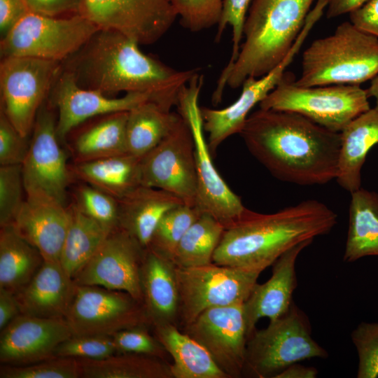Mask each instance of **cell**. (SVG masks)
<instances>
[{
    "label": "cell",
    "instance_id": "obj_1",
    "mask_svg": "<svg viewBox=\"0 0 378 378\" xmlns=\"http://www.w3.org/2000/svg\"><path fill=\"white\" fill-rule=\"evenodd\" d=\"M239 134L250 153L281 181L314 186L336 178L340 132L300 113L259 108Z\"/></svg>",
    "mask_w": 378,
    "mask_h": 378
},
{
    "label": "cell",
    "instance_id": "obj_2",
    "mask_svg": "<svg viewBox=\"0 0 378 378\" xmlns=\"http://www.w3.org/2000/svg\"><path fill=\"white\" fill-rule=\"evenodd\" d=\"M139 46L115 31L99 29L62 62V68L82 88L111 97L120 92L148 94L153 102L171 110L199 69H176L144 53Z\"/></svg>",
    "mask_w": 378,
    "mask_h": 378
},
{
    "label": "cell",
    "instance_id": "obj_3",
    "mask_svg": "<svg viewBox=\"0 0 378 378\" xmlns=\"http://www.w3.org/2000/svg\"><path fill=\"white\" fill-rule=\"evenodd\" d=\"M337 223V214L316 200L272 214L246 208L225 227L213 262L261 273L293 246L328 234Z\"/></svg>",
    "mask_w": 378,
    "mask_h": 378
},
{
    "label": "cell",
    "instance_id": "obj_4",
    "mask_svg": "<svg viewBox=\"0 0 378 378\" xmlns=\"http://www.w3.org/2000/svg\"><path fill=\"white\" fill-rule=\"evenodd\" d=\"M314 0H253L246 18L244 42L228 71L220 76L212 96L214 104L225 88L241 87L250 76L261 77L287 55L300 34Z\"/></svg>",
    "mask_w": 378,
    "mask_h": 378
},
{
    "label": "cell",
    "instance_id": "obj_5",
    "mask_svg": "<svg viewBox=\"0 0 378 378\" xmlns=\"http://www.w3.org/2000/svg\"><path fill=\"white\" fill-rule=\"evenodd\" d=\"M298 86L360 85L378 75V37L349 22L312 42L302 56Z\"/></svg>",
    "mask_w": 378,
    "mask_h": 378
},
{
    "label": "cell",
    "instance_id": "obj_6",
    "mask_svg": "<svg viewBox=\"0 0 378 378\" xmlns=\"http://www.w3.org/2000/svg\"><path fill=\"white\" fill-rule=\"evenodd\" d=\"M286 72L259 108L300 113L315 123L341 132L355 118L370 108L367 90L360 85L298 86Z\"/></svg>",
    "mask_w": 378,
    "mask_h": 378
},
{
    "label": "cell",
    "instance_id": "obj_7",
    "mask_svg": "<svg viewBox=\"0 0 378 378\" xmlns=\"http://www.w3.org/2000/svg\"><path fill=\"white\" fill-rule=\"evenodd\" d=\"M327 356L312 338L307 316L293 302L287 313L249 336L244 372L254 377L274 378L293 363Z\"/></svg>",
    "mask_w": 378,
    "mask_h": 378
},
{
    "label": "cell",
    "instance_id": "obj_8",
    "mask_svg": "<svg viewBox=\"0 0 378 378\" xmlns=\"http://www.w3.org/2000/svg\"><path fill=\"white\" fill-rule=\"evenodd\" d=\"M99 29L80 13L46 16L29 13L1 39V57H27L62 62Z\"/></svg>",
    "mask_w": 378,
    "mask_h": 378
},
{
    "label": "cell",
    "instance_id": "obj_9",
    "mask_svg": "<svg viewBox=\"0 0 378 378\" xmlns=\"http://www.w3.org/2000/svg\"><path fill=\"white\" fill-rule=\"evenodd\" d=\"M203 76L196 74L181 89L177 106L191 130L197 181L196 206L219 221L224 227L240 216L246 207L216 170L204 137L199 97Z\"/></svg>",
    "mask_w": 378,
    "mask_h": 378
},
{
    "label": "cell",
    "instance_id": "obj_10",
    "mask_svg": "<svg viewBox=\"0 0 378 378\" xmlns=\"http://www.w3.org/2000/svg\"><path fill=\"white\" fill-rule=\"evenodd\" d=\"M62 70V62L6 57L0 64L1 111L24 137Z\"/></svg>",
    "mask_w": 378,
    "mask_h": 378
},
{
    "label": "cell",
    "instance_id": "obj_11",
    "mask_svg": "<svg viewBox=\"0 0 378 378\" xmlns=\"http://www.w3.org/2000/svg\"><path fill=\"white\" fill-rule=\"evenodd\" d=\"M179 295L178 319L185 327L205 310L244 303L260 272L214 262L199 267H176Z\"/></svg>",
    "mask_w": 378,
    "mask_h": 378
},
{
    "label": "cell",
    "instance_id": "obj_12",
    "mask_svg": "<svg viewBox=\"0 0 378 378\" xmlns=\"http://www.w3.org/2000/svg\"><path fill=\"white\" fill-rule=\"evenodd\" d=\"M54 107L47 99L40 108L22 164L26 195H44L66 205L74 182L66 155L56 132Z\"/></svg>",
    "mask_w": 378,
    "mask_h": 378
},
{
    "label": "cell",
    "instance_id": "obj_13",
    "mask_svg": "<svg viewBox=\"0 0 378 378\" xmlns=\"http://www.w3.org/2000/svg\"><path fill=\"white\" fill-rule=\"evenodd\" d=\"M73 335L112 336L152 325L143 302L126 292L76 286L64 317Z\"/></svg>",
    "mask_w": 378,
    "mask_h": 378
},
{
    "label": "cell",
    "instance_id": "obj_14",
    "mask_svg": "<svg viewBox=\"0 0 378 378\" xmlns=\"http://www.w3.org/2000/svg\"><path fill=\"white\" fill-rule=\"evenodd\" d=\"M324 9L323 4H316L313 10L309 11L300 34L285 58L267 74L259 78L248 77L242 83L241 94L234 102L221 109L200 107L203 128L208 134L207 144L212 156L226 139L240 133L250 111L280 82L311 30L323 15Z\"/></svg>",
    "mask_w": 378,
    "mask_h": 378
},
{
    "label": "cell",
    "instance_id": "obj_15",
    "mask_svg": "<svg viewBox=\"0 0 378 378\" xmlns=\"http://www.w3.org/2000/svg\"><path fill=\"white\" fill-rule=\"evenodd\" d=\"M141 185L166 190L186 204L196 206L194 141L190 127L181 114L167 136L141 158Z\"/></svg>",
    "mask_w": 378,
    "mask_h": 378
},
{
    "label": "cell",
    "instance_id": "obj_16",
    "mask_svg": "<svg viewBox=\"0 0 378 378\" xmlns=\"http://www.w3.org/2000/svg\"><path fill=\"white\" fill-rule=\"evenodd\" d=\"M79 13L139 45L157 42L178 17L172 0H83Z\"/></svg>",
    "mask_w": 378,
    "mask_h": 378
},
{
    "label": "cell",
    "instance_id": "obj_17",
    "mask_svg": "<svg viewBox=\"0 0 378 378\" xmlns=\"http://www.w3.org/2000/svg\"><path fill=\"white\" fill-rule=\"evenodd\" d=\"M146 248L123 229L112 230L73 279L76 286L126 292L143 302L141 267Z\"/></svg>",
    "mask_w": 378,
    "mask_h": 378
},
{
    "label": "cell",
    "instance_id": "obj_18",
    "mask_svg": "<svg viewBox=\"0 0 378 378\" xmlns=\"http://www.w3.org/2000/svg\"><path fill=\"white\" fill-rule=\"evenodd\" d=\"M184 332L209 352L229 378L244 374L248 341L244 303L208 309L185 326Z\"/></svg>",
    "mask_w": 378,
    "mask_h": 378
},
{
    "label": "cell",
    "instance_id": "obj_19",
    "mask_svg": "<svg viewBox=\"0 0 378 378\" xmlns=\"http://www.w3.org/2000/svg\"><path fill=\"white\" fill-rule=\"evenodd\" d=\"M50 94L49 102L57 111L56 132L62 143L86 120L129 111L141 103L153 102L151 97L145 93L130 92L121 97H113L97 90L82 88L73 75L62 68Z\"/></svg>",
    "mask_w": 378,
    "mask_h": 378
},
{
    "label": "cell",
    "instance_id": "obj_20",
    "mask_svg": "<svg viewBox=\"0 0 378 378\" xmlns=\"http://www.w3.org/2000/svg\"><path fill=\"white\" fill-rule=\"evenodd\" d=\"M71 336L64 318L20 314L1 330V363L22 365L54 358L57 347Z\"/></svg>",
    "mask_w": 378,
    "mask_h": 378
},
{
    "label": "cell",
    "instance_id": "obj_21",
    "mask_svg": "<svg viewBox=\"0 0 378 378\" xmlns=\"http://www.w3.org/2000/svg\"><path fill=\"white\" fill-rule=\"evenodd\" d=\"M70 220L69 206L50 197L26 195L11 225L38 249L44 260L59 262Z\"/></svg>",
    "mask_w": 378,
    "mask_h": 378
},
{
    "label": "cell",
    "instance_id": "obj_22",
    "mask_svg": "<svg viewBox=\"0 0 378 378\" xmlns=\"http://www.w3.org/2000/svg\"><path fill=\"white\" fill-rule=\"evenodd\" d=\"M314 240H307L288 250L272 265V274L263 284H256L244 303L248 338L258 321L267 317L274 320L287 313L297 287L296 261L300 253Z\"/></svg>",
    "mask_w": 378,
    "mask_h": 378
},
{
    "label": "cell",
    "instance_id": "obj_23",
    "mask_svg": "<svg viewBox=\"0 0 378 378\" xmlns=\"http://www.w3.org/2000/svg\"><path fill=\"white\" fill-rule=\"evenodd\" d=\"M76 285L60 262L44 260L31 280L15 294L22 314L64 318Z\"/></svg>",
    "mask_w": 378,
    "mask_h": 378
},
{
    "label": "cell",
    "instance_id": "obj_24",
    "mask_svg": "<svg viewBox=\"0 0 378 378\" xmlns=\"http://www.w3.org/2000/svg\"><path fill=\"white\" fill-rule=\"evenodd\" d=\"M176 266L150 248H146L141 267L143 303L153 326L178 320L179 295Z\"/></svg>",
    "mask_w": 378,
    "mask_h": 378
},
{
    "label": "cell",
    "instance_id": "obj_25",
    "mask_svg": "<svg viewBox=\"0 0 378 378\" xmlns=\"http://www.w3.org/2000/svg\"><path fill=\"white\" fill-rule=\"evenodd\" d=\"M118 227L127 232L145 248L163 216L170 209L185 204L166 190L141 185L118 200Z\"/></svg>",
    "mask_w": 378,
    "mask_h": 378
},
{
    "label": "cell",
    "instance_id": "obj_26",
    "mask_svg": "<svg viewBox=\"0 0 378 378\" xmlns=\"http://www.w3.org/2000/svg\"><path fill=\"white\" fill-rule=\"evenodd\" d=\"M341 146L335 180L350 193L360 188L361 169L366 156L378 144V107L352 120L340 132Z\"/></svg>",
    "mask_w": 378,
    "mask_h": 378
},
{
    "label": "cell",
    "instance_id": "obj_27",
    "mask_svg": "<svg viewBox=\"0 0 378 378\" xmlns=\"http://www.w3.org/2000/svg\"><path fill=\"white\" fill-rule=\"evenodd\" d=\"M74 181L119 200L141 185V158L129 153L69 165Z\"/></svg>",
    "mask_w": 378,
    "mask_h": 378
},
{
    "label": "cell",
    "instance_id": "obj_28",
    "mask_svg": "<svg viewBox=\"0 0 378 378\" xmlns=\"http://www.w3.org/2000/svg\"><path fill=\"white\" fill-rule=\"evenodd\" d=\"M155 337L173 359V378H229L209 352L176 324L154 325Z\"/></svg>",
    "mask_w": 378,
    "mask_h": 378
},
{
    "label": "cell",
    "instance_id": "obj_29",
    "mask_svg": "<svg viewBox=\"0 0 378 378\" xmlns=\"http://www.w3.org/2000/svg\"><path fill=\"white\" fill-rule=\"evenodd\" d=\"M127 117L128 111L102 115L66 143L74 163L127 153Z\"/></svg>",
    "mask_w": 378,
    "mask_h": 378
},
{
    "label": "cell",
    "instance_id": "obj_30",
    "mask_svg": "<svg viewBox=\"0 0 378 378\" xmlns=\"http://www.w3.org/2000/svg\"><path fill=\"white\" fill-rule=\"evenodd\" d=\"M344 260L378 256V193L363 188L351 192Z\"/></svg>",
    "mask_w": 378,
    "mask_h": 378
},
{
    "label": "cell",
    "instance_id": "obj_31",
    "mask_svg": "<svg viewBox=\"0 0 378 378\" xmlns=\"http://www.w3.org/2000/svg\"><path fill=\"white\" fill-rule=\"evenodd\" d=\"M44 260L36 248L10 225L0 231V288L14 294L34 277Z\"/></svg>",
    "mask_w": 378,
    "mask_h": 378
},
{
    "label": "cell",
    "instance_id": "obj_32",
    "mask_svg": "<svg viewBox=\"0 0 378 378\" xmlns=\"http://www.w3.org/2000/svg\"><path fill=\"white\" fill-rule=\"evenodd\" d=\"M180 114L147 101L128 111L127 153L141 158L156 147L171 132Z\"/></svg>",
    "mask_w": 378,
    "mask_h": 378
},
{
    "label": "cell",
    "instance_id": "obj_33",
    "mask_svg": "<svg viewBox=\"0 0 378 378\" xmlns=\"http://www.w3.org/2000/svg\"><path fill=\"white\" fill-rule=\"evenodd\" d=\"M69 207L71 220L59 262L73 279L112 230L83 214L73 204Z\"/></svg>",
    "mask_w": 378,
    "mask_h": 378
},
{
    "label": "cell",
    "instance_id": "obj_34",
    "mask_svg": "<svg viewBox=\"0 0 378 378\" xmlns=\"http://www.w3.org/2000/svg\"><path fill=\"white\" fill-rule=\"evenodd\" d=\"M82 378H173L165 360L122 353L100 360L78 359Z\"/></svg>",
    "mask_w": 378,
    "mask_h": 378
},
{
    "label": "cell",
    "instance_id": "obj_35",
    "mask_svg": "<svg viewBox=\"0 0 378 378\" xmlns=\"http://www.w3.org/2000/svg\"><path fill=\"white\" fill-rule=\"evenodd\" d=\"M224 226L211 215L202 213L180 240L172 261L178 267H193L213 262Z\"/></svg>",
    "mask_w": 378,
    "mask_h": 378
},
{
    "label": "cell",
    "instance_id": "obj_36",
    "mask_svg": "<svg viewBox=\"0 0 378 378\" xmlns=\"http://www.w3.org/2000/svg\"><path fill=\"white\" fill-rule=\"evenodd\" d=\"M202 214L197 206L186 204L170 209L158 223L148 248L172 260L180 240Z\"/></svg>",
    "mask_w": 378,
    "mask_h": 378
},
{
    "label": "cell",
    "instance_id": "obj_37",
    "mask_svg": "<svg viewBox=\"0 0 378 378\" xmlns=\"http://www.w3.org/2000/svg\"><path fill=\"white\" fill-rule=\"evenodd\" d=\"M72 188L73 204L80 212L113 230L118 227V201L111 195L77 181Z\"/></svg>",
    "mask_w": 378,
    "mask_h": 378
},
{
    "label": "cell",
    "instance_id": "obj_38",
    "mask_svg": "<svg viewBox=\"0 0 378 378\" xmlns=\"http://www.w3.org/2000/svg\"><path fill=\"white\" fill-rule=\"evenodd\" d=\"M0 377L79 378L81 369L77 358L54 357L28 365H1Z\"/></svg>",
    "mask_w": 378,
    "mask_h": 378
},
{
    "label": "cell",
    "instance_id": "obj_39",
    "mask_svg": "<svg viewBox=\"0 0 378 378\" xmlns=\"http://www.w3.org/2000/svg\"><path fill=\"white\" fill-rule=\"evenodd\" d=\"M26 199L22 164L0 165V225H10Z\"/></svg>",
    "mask_w": 378,
    "mask_h": 378
},
{
    "label": "cell",
    "instance_id": "obj_40",
    "mask_svg": "<svg viewBox=\"0 0 378 378\" xmlns=\"http://www.w3.org/2000/svg\"><path fill=\"white\" fill-rule=\"evenodd\" d=\"M224 0H172L180 22L191 31L218 24Z\"/></svg>",
    "mask_w": 378,
    "mask_h": 378
},
{
    "label": "cell",
    "instance_id": "obj_41",
    "mask_svg": "<svg viewBox=\"0 0 378 378\" xmlns=\"http://www.w3.org/2000/svg\"><path fill=\"white\" fill-rule=\"evenodd\" d=\"M118 354L112 336L73 335L57 347L55 356L100 360Z\"/></svg>",
    "mask_w": 378,
    "mask_h": 378
},
{
    "label": "cell",
    "instance_id": "obj_42",
    "mask_svg": "<svg viewBox=\"0 0 378 378\" xmlns=\"http://www.w3.org/2000/svg\"><path fill=\"white\" fill-rule=\"evenodd\" d=\"M351 340L357 351L358 378L378 377V323L361 322L352 331Z\"/></svg>",
    "mask_w": 378,
    "mask_h": 378
},
{
    "label": "cell",
    "instance_id": "obj_43",
    "mask_svg": "<svg viewBox=\"0 0 378 378\" xmlns=\"http://www.w3.org/2000/svg\"><path fill=\"white\" fill-rule=\"evenodd\" d=\"M251 0H224L223 10L219 20L215 41H219L227 27L232 29V52L230 59L220 74H225L235 62L243 38V29L246 18V13Z\"/></svg>",
    "mask_w": 378,
    "mask_h": 378
},
{
    "label": "cell",
    "instance_id": "obj_44",
    "mask_svg": "<svg viewBox=\"0 0 378 378\" xmlns=\"http://www.w3.org/2000/svg\"><path fill=\"white\" fill-rule=\"evenodd\" d=\"M119 354L131 353L157 357L166 360L169 354L155 337L145 327L120 330L112 335Z\"/></svg>",
    "mask_w": 378,
    "mask_h": 378
},
{
    "label": "cell",
    "instance_id": "obj_45",
    "mask_svg": "<svg viewBox=\"0 0 378 378\" xmlns=\"http://www.w3.org/2000/svg\"><path fill=\"white\" fill-rule=\"evenodd\" d=\"M28 137L23 136L0 111V165L22 164L28 151Z\"/></svg>",
    "mask_w": 378,
    "mask_h": 378
},
{
    "label": "cell",
    "instance_id": "obj_46",
    "mask_svg": "<svg viewBox=\"0 0 378 378\" xmlns=\"http://www.w3.org/2000/svg\"><path fill=\"white\" fill-rule=\"evenodd\" d=\"M30 13L46 16L79 13L83 0H24Z\"/></svg>",
    "mask_w": 378,
    "mask_h": 378
},
{
    "label": "cell",
    "instance_id": "obj_47",
    "mask_svg": "<svg viewBox=\"0 0 378 378\" xmlns=\"http://www.w3.org/2000/svg\"><path fill=\"white\" fill-rule=\"evenodd\" d=\"M29 13L24 0H0L1 38Z\"/></svg>",
    "mask_w": 378,
    "mask_h": 378
},
{
    "label": "cell",
    "instance_id": "obj_48",
    "mask_svg": "<svg viewBox=\"0 0 378 378\" xmlns=\"http://www.w3.org/2000/svg\"><path fill=\"white\" fill-rule=\"evenodd\" d=\"M349 19L359 29L378 37V0H368L351 11Z\"/></svg>",
    "mask_w": 378,
    "mask_h": 378
},
{
    "label": "cell",
    "instance_id": "obj_49",
    "mask_svg": "<svg viewBox=\"0 0 378 378\" xmlns=\"http://www.w3.org/2000/svg\"><path fill=\"white\" fill-rule=\"evenodd\" d=\"M20 314L15 294L4 288H0V330H3Z\"/></svg>",
    "mask_w": 378,
    "mask_h": 378
},
{
    "label": "cell",
    "instance_id": "obj_50",
    "mask_svg": "<svg viewBox=\"0 0 378 378\" xmlns=\"http://www.w3.org/2000/svg\"><path fill=\"white\" fill-rule=\"evenodd\" d=\"M368 0H328L326 16L328 18H336L360 7Z\"/></svg>",
    "mask_w": 378,
    "mask_h": 378
},
{
    "label": "cell",
    "instance_id": "obj_51",
    "mask_svg": "<svg viewBox=\"0 0 378 378\" xmlns=\"http://www.w3.org/2000/svg\"><path fill=\"white\" fill-rule=\"evenodd\" d=\"M318 370L314 367H307L299 364L293 363L278 374L274 378H315L317 377Z\"/></svg>",
    "mask_w": 378,
    "mask_h": 378
},
{
    "label": "cell",
    "instance_id": "obj_52",
    "mask_svg": "<svg viewBox=\"0 0 378 378\" xmlns=\"http://www.w3.org/2000/svg\"><path fill=\"white\" fill-rule=\"evenodd\" d=\"M366 90L369 98L373 97L375 99V106L378 107V75L371 80L370 85Z\"/></svg>",
    "mask_w": 378,
    "mask_h": 378
}]
</instances>
